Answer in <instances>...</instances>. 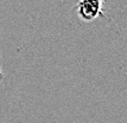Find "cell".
Returning <instances> with one entry per match:
<instances>
[{
    "label": "cell",
    "instance_id": "obj_1",
    "mask_svg": "<svg viewBox=\"0 0 127 123\" xmlns=\"http://www.w3.org/2000/svg\"><path fill=\"white\" fill-rule=\"evenodd\" d=\"M102 0H81L77 5V13L80 18L86 21H92L101 12Z\"/></svg>",
    "mask_w": 127,
    "mask_h": 123
}]
</instances>
